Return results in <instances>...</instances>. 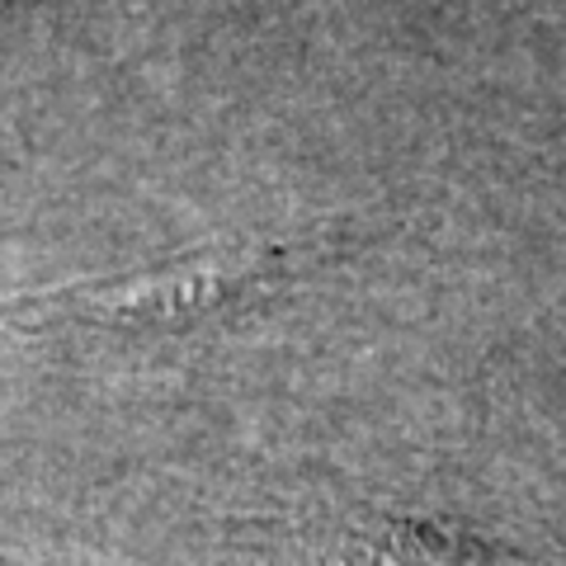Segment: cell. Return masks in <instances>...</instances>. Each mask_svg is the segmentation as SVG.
I'll return each instance as SVG.
<instances>
[{"mask_svg": "<svg viewBox=\"0 0 566 566\" xmlns=\"http://www.w3.org/2000/svg\"><path fill=\"white\" fill-rule=\"evenodd\" d=\"M289 251H264V255H222V260H193L180 270H161L147 279H118L99 289L57 293L43 303H62L66 312L85 322H133V326H170L189 322L193 312H218L232 307L237 297L264 289L270 279L289 270Z\"/></svg>", "mask_w": 566, "mask_h": 566, "instance_id": "1", "label": "cell"}, {"mask_svg": "<svg viewBox=\"0 0 566 566\" xmlns=\"http://www.w3.org/2000/svg\"><path fill=\"white\" fill-rule=\"evenodd\" d=\"M335 566H501L453 534L430 524H374L340 543Z\"/></svg>", "mask_w": 566, "mask_h": 566, "instance_id": "2", "label": "cell"}]
</instances>
